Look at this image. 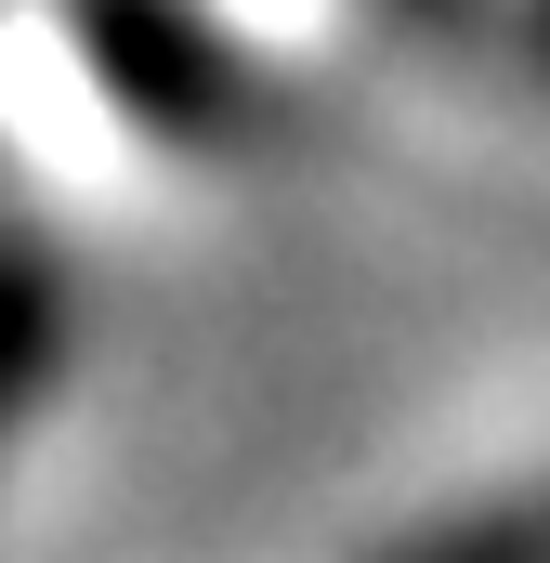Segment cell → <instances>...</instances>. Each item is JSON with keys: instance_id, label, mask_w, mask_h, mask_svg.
<instances>
[{"instance_id": "1", "label": "cell", "mask_w": 550, "mask_h": 563, "mask_svg": "<svg viewBox=\"0 0 550 563\" xmlns=\"http://www.w3.org/2000/svg\"><path fill=\"white\" fill-rule=\"evenodd\" d=\"M40 380H53V301L26 276H0V420H13Z\"/></svg>"}, {"instance_id": "2", "label": "cell", "mask_w": 550, "mask_h": 563, "mask_svg": "<svg viewBox=\"0 0 550 563\" xmlns=\"http://www.w3.org/2000/svg\"><path fill=\"white\" fill-rule=\"evenodd\" d=\"M407 563H550V511H485V525H459Z\"/></svg>"}]
</instances>
